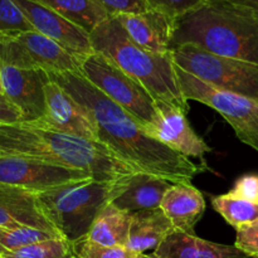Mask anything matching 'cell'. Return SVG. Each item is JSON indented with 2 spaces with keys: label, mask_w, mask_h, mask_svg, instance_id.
<instances>
[{
  "label": "cell",
  "mask_w": 258,
  "mask_h": 258,
  "mask_svg": "<svg viewBox=\"0 0 258 258\" xmlns=\"http://www.w3.org/2000/svg\"><path fill=\"white\" fill-rule=\"evenodd\" d=\"M87 112L96 128L97 141L135 170L159 176L170 183L191 181L208 170L149 135L122 107L103 95L80 72L48 73Z\"/></svg>",
  "instance_id": "1"
},
{
  "label": "cell",
  "mask_w": 258,
  "mask_h": 258,
  "mask_svg": "<svg viewBox=\"0 0 258 258\" xmlns=\"http://www.w3.org/2000/svg\"><path fill=\"white\" fill-rule=\"evenodd\" d=\"M0 154L39 159L85 171L101 181H115L138 171L98 141L57 133L30 122L0 126Z\"/></svg>",
  "instance_id": "2"
},
{
  "label": "cell",
  "mask_w": 258,
  "mask_h": 258,
  "mask_svg": "<svg viewBox=\"0 0 258 258\" xmlns=\"http://www.w3.org/2000/svg\"><path fill=\"white\" fill-rule=\"evenodd\" d=\"M183 44L258 64V10L208 0L175 20L170 49Z\"/></svg>",
  "instance_id": "3"
},
{
  "label": "cell",
  "mask_w": 258,
  "mask_h": 258,
  "mask_svg": "<svg viewBox=\"0 0 258 258\" xmlns=\"http://www.w3.org/2000/svg\"><path fill=\"white\" fill-rule=\"evenodd\" d=\"M95 53L105 55L140 82L155 101L188 113V101L181 93L173 54H156L136 44L117 18H107L90 33Z\"/></svg>",
  "instance_id": "4"
},
{
  "label": "cell",
  "mask_w": 258,
  "mask_h": 258,
  "mask_svg": "<svg viewBox=\"0 0 258 258\" xmlns=\"http://www.w3.org/2000/svg\"><path fill=\"white\" fill-rule=\"evenodd\" d=\"M115 181H73L37 194L43 214L70 243L87 238L98 214L111 202Z\"/></svg>",
  "instance_id": "5"
},
{
  "label": "cell",
  "mask_w": 258,
  "mask_h": 258,
  "mask_svg": "<svg viewBox=\"0 0 258 258\" xmlns=\"http://www.w3.org/2000/svg\"><path fill=\"white\" fill-rule=\"evenodd\" d=\"M80 73L103 95L130 113L144 128L158 120V108L146 88L100 53L82 58Z\"/></svg>",
  "instance_id": "6"
},
{
  "label": "cell",
  "mask_w": 258,
  "mask_h": 258,
  "mask_svg": "<svg viewBox=\"0 0 258 258\" xmlns=\"http://www.w3.org/2000/svg\"><path fill=\"white\" fill-rule=\"evenodd\" d=\"M174 64L203 82L258 100V64L213 54L193 44L171 49Z\"/></svg>",
  "instance_id": "7"
},
{
  "label": "cell",
  "mask_w": 258,
  "mask_h": 258,
  "mask_svg": "<svg viewBox=\"0 0 258 258\" xmlns=\"http://www.w3.org/2000/svg\"><path fill=\"white\" fill-rule=\"evenodd\" d=\"M181 93L188 100L204 103L221 113L237 138L258 151V100L219 90L175 66Z\"/></svg>",
  "instance_id": "8"
},
{
  "label": "cell",
  "mask_w": 258,
  "mask_h": 258,
  "mask_svg": "<svg viewBox=\"0 0 258 258\" xmlns=\"http://www.w3.org/2000/svg\"><path fill=\"white\" fill-rule=\"evenodd\" d=\"M81 60L82 58L35 30L0 39V63L10 67L44 70L48 73L80 72Z\"/></svg>",
  "instance_id": "9"
},
{
  "label": "cell",
  "mask_w": 258,
  "mask_h": 258,
  "mask_svg": "<svg viewBox=\"0 0 258 258\" xmlns=\"http://www.w3.org/2000/svg\"><path fill=\"white\" fill-rule=\"evenodd\" d=\"M90 178L92 176L85 171L54 165L39 159L0 154V184L33 194L45 193L66 184Z\"/></svg>",
  "instance_id": "10"
},
{
  "label": "cell",
  "mask_w": 258,
  "mask_h": 258,
  "mask_svg": "<svg viewBox=\"0 0 258 258\" xmlns=\"http://www.w3.org/2000/svg\"><path fill=\"white\" fill-rule=\"evenodd\" d=\"M35 32L50 38L78 58L92 54L90 34L35 0H13Z\"/></svg>",
  "instance_id": "11"
},
{
  "label": "cell",
  "mask_w": 258,
  "mask_h": 258,
  "mask_svg": "<svg viewBox=\"0 0 258 258\" xmlns=\"http://www.w3.org/2000/svg\"><path fill=\"white\" fill-rule=\"evenodd\" d=\"M45 117L30 122L39 127L97 141L96 128L82 105L57 82L45 86Z\"/></svg>",
  "instance_id": "12"
},
{
  "label": "cell",
  "mask_w": 258,
  "mask_h": 258,
  "mask_svg": "<svg viewBox=\"0 0 258 258\" xmlns=\"http://www.w3.org/2000/svg\"><path fill=\"white\" fill-rule=\"evenodd\" d=\"M4 95L22 111L24 121L34 122L45 117V86L50 77L44 70H20L2 64Z\"/></svg>",
  "instance_id": "13"
},
{
  "label": "cell",
  "mask_w": 258,
  "mask_h": 258,
  "mask_svg": "<svg viewBox=\"0 0 258 258\" xmlns=\"http://www.w3.org/2000/svg\"><path fill=\"white\" fill-rule=\"evenodd\" d=\"M155 102L158 120L145 130L149 135L189 159L211 153L212 149L190 127L185 112L161 101Z\"/></svg>",
  "instance_id": "14"
},
{
  "label": "cell",
  "mask_w": 258,
  "mask_h": 258,
  "mask_svg": "<svg viewBox=\"0 0 258 258\" xmlns=\"http://www.w3.org/2000/svg\"><path fill=\"white\" fill-rule=\"evenodd\" d=\"M173 183L159 176L135 171L116 180L110 203L127 213L160 208L166 191Z\"/></svg>",
  "instance_id": "15"
},
{
  "label": "cell",
  "mask_w": 258,
  "mask_h": 258,
  "mask_svg": "<svg viewBox=\"0 0 258 258\" xmlns=\"http://www.w3.org/2000/svg\"><path fill=\"white\" fill-rule=\"evenodd\" d=\"M128 37L138 45L156 54L171 53L175 20L156 10L117 17Z\"/></svg>",
  "instance_id": "16"
},
{
  "label": "cell",
  "mask_w": 258,
  "mask_h": 258,
  "mask_svg": "<svg viewBox=\"0 0 258 258\" xmlns=\"http://www.w3.org/2000/svg\"><path fill=\"white\" fill-rule=\"evenodd\" d=\"M22 226L58 232L43 214L37 194L0 184V228H17Z\"/></svg>",
  "instance_id": "17"
},
{
  "label": "cell",
  "mask_w": 258,
  "mask_h": 258,
  "mask_svg": "<svg viewBox=\"0 0 258 258\" xmlns=\"http://www.w3.org/2000/svg\"><path fill=\"white\" fill-rule=\"evenodd\" d=\"M160 208L175 231L193 233L194 227L206 211V201L191 181H183L171 185L164 196Z\"/></svg>",
  "instance_id": "18"
},
{
  "label": "cell",
  "mask_w": 258,
  "mask_h": 258,
  "mask_svg": "<svg viewBox=\"0 0 258 258\" xmlns=\"http://www.w3.org/2000/svg\"><path fill=\"white\" fill-rule=\"evenodd\" d=\"M154 253L159 258H248L236 246L214 243L181 231L166 237Z\"/></svg>",
  "instance_id": "19"
},
{
  "label": "cell",
  "mask_w": 258,
  "mask_h": 258,
  "mask_svg": "<svg viewBox=\"0 0 258 258\" xmlns=\"http://www.w3.org/2000/svg\"><path fill=\"white\" fill-rule=\"evenodd\" d=\"M175 231L161 208L131 213L130 233L126 248L135 254L155 251L159 244Z\"/></svg>",
  "instance_id": "20"
},
{
  "label": "cell",
  "mask_w": 258,
  "mask_h": 258,
  "mask_svg": "<svg viewBox=\"0 0 258 258\" xmlns=\"http://www.w3.org/2000/svg\"><path fill=\"white\" fill-rule=\"evenodd\" d=\"M131 213L108 203L96 218L88 241L106 247H126L130 233Z\"/></svg>",
  "instance_id": "21"
},
{
  "label": "cell",
  "mask_w": 258,
  "mask_h": 258,
  "mask_svg": "<svg viewBox=\"0 0 258 258\" xmlns=\"http://www.w3.org/2000/svg\"><path fill=\"white\" fill-rule=\"evenodd\" d=\"M35 2L50 8L71 23L82 28L88 34L108 18L107 13L96 0H35Z\"/></svg>",
  "instance_id": "22"
},
{
  "label": "cell",
  "mask_w": 258,
  "mask_h": 258,
  "mask_svg": "<svg viewBox=\"0 0 258 258\" xmlns=\"http://www.w3.org/2000/svg\"><path fill=\"white\" fill-rule=\"evenodd\" d=\"M212 206L229 226L239 228L244 224L258 222V203L237 198L231 194L212 197Z\"/></svg>",
  "instance_id": "23"
},
{
  "label": "cell",
  "mask_w": 258,
  "mask_h": 258,
  "mask_svg": "<svg viewBox=\"0 0 258 258\" xmlns=\"http://www.w3.org/2000/svg\"><path fill=\"white\" fill-rule=\"evenodd\" d=\"M63 238L58 232H49L34 227H17V228H0V254L17 251L29 244L49 239Z\"/></svg>",
  "instance_id": "24"
},
{
  "label": "cell",
  "mask_w": 258,
  "mask_h": 258,
  "mask_svg": "<svg viewBox=\"0 0 258 258\" xmlns=\"http://www.w3.org/2000/svg\"><path fill=\"white\" fill-rule=\"evenodd\" d=\"M0 258H75V254L72 243L64 238H57L5 252L0 254Z\"/></svg>",
  "instance_id": "25"
},
{
  "label": "cell",
  "mask_w": 258,
  "mask_h": 258,
  "mask_svg": "<svg viewBox=\"0 0 258 258\" xmlns=\"http://www.w3.org/2000/svg\"><path fill=\"white\" fill-rule=\"evenodd\" d=\"M34 30L22 10L13 0H0V38L15 37Z\"/></svg>",
  "instance_id": "26"
},
{
  "label": "cell",
  "mask_w": 258,
  "mask_h": 258,
  "mask_svg": "<svg viewBox=\"0 0 258 258\" xmlns=\"http://www.w3.org/2000/svg\"><path fill=\"white\" fill-rule=\"evenodd\" d=\"M75 258H138L126 247H106L88 241L87 238L72 243Z\"/></svg>",
  "instance_id": "27"
},
{
  "label": "cell",
  "mask_w": 258,
  "mask_h": 258,
  "mask_svg": "<svg viewBox=\"0 0 258 258\" xmlns=\"http://www.w3.org/2000/svg\"><path fill=\"white\" fill-rule=\"evenodd\" d=\"M207 2L208 0H146L150 9L163 13L174 20L198 9Z\"/></svg>",
  "instance_id": "28"
},
{
  "label": "cell",
  "mask_w": 258,
  "mask_h": 258,
  "mask_svg": "<svg viewBox=\"0 0 258 258\" xmlns=\"http://www.w3.org/2000/svg\"><path fill=\"white\" fill-rule=\"evenodd\" d=\"M107 13L108 18L125 14H139L150 10L146 0H96Z\"/></svg>",
  "instance_id": "29"
},
{
  "label": "cell",
  "mask_w": 258,
  "mask_h": 258,
  "mask_svg": "<svg viewBox=\"0 0 258 258\" xmlns=\"http://www.w3.org/2000/svg\"><path fill=\"white\" fill-rule=\"evenodd\" d=\"M236 231L237 237L234 246L248 257L258 258V222L244 224Z\"/></svg>",
  "instance_id": "30"
},
{
  "label": "cell",
  "mask_w": 258,
  "mask_h": 258,
  "mask_svg": "<svg viewBox=\"0 0 258 258\" xmlns=\"http://www.w3.org/2000/svg\"><path fill=\"white\" fill-rule=\"evenodd\" d=\"M231 196L258 203V174H246L237 179L233 188L228 191Z\"/></svg>",
  "instance_id": "31"
},
{
  "label": "cell",
  "mask_w": 258,
  "mask_h": 258,
  "mask_svg": "<svg viewBox=\"0 0 258 258\" xmlns=\"http://www.w3.org/2000/svg\"><path fill=\"white\" fill-rule=\"evenodd\" d=\"M23 113L4 93H0V126L23 122Z\"/></svg>",
  "instance_id": "32"
},
{
  "label": "cell",
  "mask_w": 258,
  "mask_h": 258,
  "mask_svg": "<svg viewBox=\"0 0 258 258\" xmlns=\"http://www.w3.org/2000/svg\"><path fill=\"white\" fill-rule=\"evenodd\" d=\"M224 2L233 3V4L242 5V7L251 8V9L258 10V0H224Z\"/></svg>",
  "instance_id": "33"
},
{
  "label": "cell",
  "mask_w": 258,
  "mask_h": 258,
  "mask_svg": "<svg viewBox=\"0 0 258 258\" xmlns=\"http://www.w3.org/2000/svg\"><path fill=\"white\" fill-rule=\"evenodd\" d=\"M138 258H159V257L156 256L155 253H151V254H146V253H144V254H139Z\"/></svg>",
  "instance_id": "34"
},
{
  "label": "cell",
  "mask_w": 258,
  "mask_h": 258,
  "mask_svg": "<svg viewBox=\"0 0 258 258\" xmlns=\"http://www.w3.org/2000/svg\"><path fill=\"white\" fill-rule=\"evenodd\" d=\"M0 93H4V90H3V80H2V66H0Z\"/></svg>",
  "instance_id": "35"
},
{
  "label": "cell",
  "mask_w": 258,
  "mask_h": 258,
  "mask_svg": "<svg viewBox=\"0 0 258 258\" xmlns=\"http://www.w3.org/2000/svg\"><path fill=\"white\" fill-rule=\"evenodd\" d=\"M0 39H3V38H0Z\"/></svg>",
  "instance_id": "36"
}]
</instances>
